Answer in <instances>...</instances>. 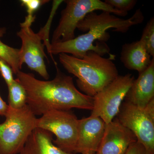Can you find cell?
<instances>
[{
    "mask_svg": "<svg viewBox=\"0 0 154 154\" xmlns=\"http://www.w3.org/2000/svg\"><path fill=\"white\" fill-rule=\"evenodd\" d=\"M57 74L53 79L42 81L34 75L20 71L15 79L25 88L27 105L35 116L53 110L72 108L92 110L94 98L83 94L76 88L72 77L62 72L55 65Z\"/></svg>",
    "mask_w": 154,
    "mask_h": 154,
    "instance_id": "obj_1",
    "label": "cell"
},
{
    "mask_svg": "<svg viewBox=\"0 0 154 154\" xmlns=\"http://www.w3.org/2000/svg\"><path fill=\"white\" fill-rule=\"evenodd\" d=\"M143 19L140 9H138L132 17L126 19L105 11L100 14L95 11L91 12L77 25V29L84 34L69 41L50 43L48 52L51 56L65 53L78 58H82L89 51H94L102 56L107 54L109 57L114 56L110 53V48L104 42L110 38L107 30L113 28V31L126 33L133 25L141 23Z\"/></svg>",
    "mask_w": 154,
    "mask_h": 154,
    "instance_id": "obj_2",
    "label": "cell"
},
{
    "mask_svg": "<svg viewBox=\"0 0 154 154\" xmlns=\"http://www.w3.org/2000/svg\"><path fill=\"white\" fill-rule=\"evenodd\" d=\"M115 57L105 58L93 51H88L82 58L65 53L59 54L62 65L77 78L80 90L93 97L119 75L113 61Z\"/></svg>",
    "mask_w": 154,
    "mask_h": 154,
    "instance_id": "obj_3",
    "label": "cell"
},
{
    "mask_svg": "<svg viewBox=\"0 0 154 154\" xmlns=\"http://www.w3.org/2000/svg\"><path fill=\"white\" fill-rule=\"evenodd\" d=\"M5 116L0 124V154H20L36 128L37 118L27 105L19 109L9 106Z\"/></svg>",
    "mask_w": 154,
    "mask_h": 154,
    "instance_id": "obj_4",
    "label": "cell"
},
{
    "mask_svg": "<svg viewBox=\"0 0 154 154\" xmlns=\"http://www.w3.org/2000/svg\"><path fill=\"white\" fill-rule=\"evenodd\" d=\"M65 8L61 11L58 25L54 30L51 43L69 41L73 39L77 25L91 12L101 11L120 17L128 14L114 9L100 0H66Z\"/></svg>",
    "mask_w": 154,
    "mask_h": 154,
    "instance_id": "obj_5",
    "label": "cell"
},
{
    "mask_svg": "<svg viewBox=\"0 0 154 154\" xmlns=\"http://www.w3.org/2000/svg\"><path fill=\"white\" fill-rule=\"evenodd\" d=\"M119 121L135 135L150 154H154V99L145 107L125 101L117 114Z\"/></svg>",
    "mask_w": 154,
    "mask_h": 154,
    "instance_id": "obj_6",
    "label": "cell"
},
{
    "mask_svg": "<svg viewBox=\"0 0 154 154\" xmlns=\"http://www.w3.org/2000/svg\"><path fill=\"white\" fill-rule=\"evenodd\" d=\"M79 119L70 110H53L37 118L36 128L55 136L53 143L63 151L75 153Z\"/></svg>",
    "mask_w": 154,
    "mask_h": 154,
    "instance_id": "obj_7",
    "label": "cell"
},
{
    "mask_svg": "<svg viewBox=\"0 0 154 154\" xmlns=\"http://www.w3.org/2000/svg\"><path fill=\"white\" fill-rule=\"evenodd\" d=\"M131 74L119 75L93 97L94 106L91 116L99 117L107 124L117 115L134 81Z\"/></svg>",
    "mask_w": 154,
    "mask_h": 154,
    "instance_id": "obj_8",
    "label": "cell"
},
{
    "mask_svg": "<svg viewBox=\"0 0 154 154\" xmlns=\"http://www.w3.org/2000/svg\"><path fill=\"white\" fill-rule=\"evenodd\" d=\"M33 23L25 20L20 24V30L17 33L22 41L19 49V56L21 66L26 64L31 70L36 72L45 80L49 75L45 65V58L47 59L45 52L44 34L42 30L35 33L31 29Z\"/></svg>",
    "mask_w": 154,
    "mask_h": 154,
    "instance_id": "obj_9",
    "label": "cell"
},
{
    "mask_svg": "<svg viewBox=\"0 0 154 154\" xmlns=\"http://www.w3.org/2000/svg\"><path fill=\"white\" fill-rule=\"evenodd\" d=\"M137 141L135 135L117 119L105 124L102 141L96 154H125L131 144Z\"/></svg>",
    "mask_w": 154,
    "mask_h": 154,
    "instance_id": "obj_10",
    "label": "cell"
},
{
    "mask_svg": "<svg viewBox=\"0 0 154 154\" xmlns=\"http://www.w3.org/2000/svg\"><path fill=\"white\" fill-rule=\"evenodd\" d=\"M105 125V122L99 117L90 116L79 119L75 153L96 154L102 141Z\"/></svg>",
    "mask_w": 154,
    "mask_h": 154,
    "instance_id": "obj_11",
    "label": "cell"
},
{
    "mask_svg": "<svg viewBox=\"0 0 154 154\" xmlns=\"http://www.w3.org/2000/svg\"><path fill=\"white\" fill-rule=\"evenodd\" d=\"M125 98L126 102L140 107H145L154 99V58L133 81Z\"/></svg>",
    "mask_w": 154,
    "mask_h": 154,
    "instance_id": "obj_12",
    "label": "cell"
},
{
    "mask_svg": "<svg viewBox=\"0 0 154 154\" xmlns=\"http://www.w3.org/2000/svg\"><path fill=\"white\" fill-rule=\"evenodd\" d=\"M120 60L128 69L139 74L147 68L151 63V56L140 40L125 43L122 47Z\"/></svg>",
    "mask_w": 154,
    "mask_h": 154,
    "instance_id": "obj_13",
    "label": "cell"
},
{
    "mask_svg": "<svg viewBox=\"0 0 154 154\" xmlns=\"http://www.w3.org/2000/svg\"><path fill=\"white\" fill-rule=\"evenodd\" d=\"M53 134L36 128L26 142L23 151L26 154H75L63 151L53 143Z\"/></svg>",
    "mask_w": 154,
    "mask_h": 154,
    "instance_id": "obj_14",
    "label": "cell"
},
{
    "mask_svg": "<svg viewBox=\"0 0 154 154\" xmlns=\"http://www.w3.org/2000/svg\"><path fill=\"white\" fill-rule=\"evenodd\" d=\"M6 30L5 27L0 28V57L8 64L14 74L16 75L22 68L19 59V49L11 47L2 41L1 38L5 34Z\"/></svg>",
    "mask_w": 154,
    "mask_h": 154,
    "instance_id": "obj_15",
    "label": "cell"
},
{
    "mask_svg": "<svg viewBox=\"0 0 154 154\" xmlns=\"http://www.w3.org/2000/svg\"><path fill=\"white\" fill-rule=\"evenodd\" d=\"M8 106L19 109L27 105V94L25 88L16 79L8 86Z\"/></svg>",
    "mask_w": 154,
    "mask_h": 154,
    "instance_id": "obj_16",
    "label": "cell"
},
{
    "mask_svg": "<svg viewBox=\"0 0 154 154\" xmlns=\"http://www.w3.org/2000/svg\"><path fill=\"white\" fill-rule=\"evenodd\" d=\"M140 40L149 54L152 58H154V17H152L147 23Z\"/></svg>",
    "mask_w": 154,
    "mask_h": 154,
    "instance_id": "obj_17",
    "label": "cell"
},
{
    "mask_svg": "<svg viewBox=\"0 0 154 154\" xmlns=\"http://www.w3.org/2000/svg\"><path fill=\"white\" fill-rule=\"evenodd\" d=\"M107 5L123 13L131 11L136 5V0H105Z\"/></svg>",
    "mask_w": 154,
    "mask_h": 154,
    "instance_id": "obj_18",
    "label": "cell"
},
{
    "mask_svg": "<svg viewBox=\"0 0 154 154\" xmlns=\"http://www.w3.org/2000/svg\"><path fill=\"white\" fill-rule=\"evenodd\" d=\"M21 5L27 9L29 17H35L34 13L40 8V7L49 2L48 0H21L20 1Z\"/></svg>",
    "mask_w": 154,
    "mask_h": 154,
    "instance_id": "obj_19",
    "label": "cell"
},
{
    "mask_svg": "<svg viewBox=\"0 0 154 154\" xmlns=\"http://www.w3.org/2000/svg\"><path fill=\"white\" fill-rule=\"evenodd\" d=\"M0 73L7 85L8 86L14 82L15 79L13 76V70L7 62L0 57Z\"/></svg>",
    "mask_w": 154,
    "mask_h": 154,
    "instance_id": "obj_20",
    "label": "cell"
},
{
    "mask_svg": "<svg viewBox=\"0 0 154 154\" xmlns=\"http://www.w3.org/2000/svg\"><path fill=\"white\" fill-rule=\"evenodd\" d=\"M125 154H150L142 144L137 141L131 144Z\"/></svg>",
    "mask_w": 154,
    "mask_h": 154,
    "instance_id": "obj_21",
    "label": "cell"
},
{
    "mask_svg": "<svg viewBox=\"0 0 154 154\" xmlns=\"http://www.w3.org/2000/svg\"><path fill=\"white\" fill-rule=\"evenodd\" d=\"M8 108V105H7L0 96V116H5Z\"/></svg>",
    "mask_w": 154,
    "mask_h": 154,
    "instance_id": "obj_22",
    "label": "cell"
},
{
    "mask_svg": "<svg viewBox=\"0 0 154 154\" xmlns=\"http://www.w3.org/2000/svg\"><path fill=\"white\" fill-rule=\"evenodd\" d=\"M20 154H25V152L23 151V149L22 150V152H20Z\"/></svg>",
    "mask_w": 154,
    "mask_h": 154,
    "instance_id": "obj_23",
    "label": "cell"
},
{
    "mask_svg": "<svg viewBox=\"0 0 154 154\" xmlns=\"http://www.w3.org/2000/svg\"></svg>",
    "mask_w": 154,
    "mask_h": 154,
    "instance_id": "obj_24",
    "label": "cell"
}]
</instances>
